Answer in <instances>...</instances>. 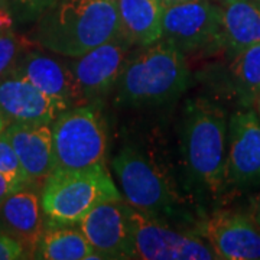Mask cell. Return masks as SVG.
Segmentation results:
<instances>
[{"instance_id": "cell-2", "label": "cell", "mask_w": 260, "mask_h": 260, "mask_svg": "<svg viewBox=\"0 0 260 260\" xmlns=\"http://www.w3.org/2000/svg\"><path fill=\"white\" fill-rule=\"evenodd\" d=\"M227 123L224 113L201 100L189 102L181 123L184 167L195 186L218 194L225 181Z\"/></svg>"}, {"instance_id": "cell-14", "label": "cell", "mask_w": 260, "mask_h": 260, "mask_svg": "<svg viewBox=\"0 0 260 260\" xmlns=\"http://www.w3.org/2000/svg\"><path fill=\"white\" fill-rule=\"evenodd\" d=\"M5 133L30 181L47 179L54 172L52 129L49 124L12 121Z\"/></svg>"}, {"instance_id": "cell-29", "label": "cell", "mask_w": 260, "mask_h": 260, "mask_svg": "<svg viewBox=\"0 0 260 260\" xmlns=\"http://www.w3.org/2000/svg\"><path fill=\"white\" fill-rule=\"evenodd\" d=\"M19 3H23V5H37L39 2H42V0H16Z\"/></svg>"}, {"instance_id": "cell-23", "label": "cell", "mask_w": 260, "mask_h": 260, "mask_svg": "<svg viewBox=\"0 0 260 260\" xmlns=\"http://www.w3.org/2000/svg\"><path fill=\"white\" fill-rule=\"evenodd\" d=\"M28 251L20 243L6 233L0 232V260L26 259Z\"/></svg>"}, {"instance_id": "cell-11", "label": "cell", "mask_w": 260, "mask_h": 260, "mask_svg": "<svg viewBox=\"0 0 260 260\" xmlns=\"http://www.w3.org/2000/svg\"><path fill=\"white\" fill-rule=\"evenodd\" d=\"M225 181L240 188L260 184V119L254 112H237L230 119Z\"/></svg>"}, {"instance_id": "cell-4", "label": "cell", "mask_w": 260, "mask_h": 260, "mask_svg": "<svg viewBox=\"0 0 260 260\" xmlns=\"http://www.w3.org/2000/svg\"><path fill=\"white\" fill-rule=\"evenodd\" d=\"M119 198L117 186L102 165L52 172L47 178L41 204L48 225H77L94 207Z\"/></svg>"}, {"instance_id": "cell-27", "label": "cell", "mask_w": 260, "mask_h": 260, "mask_svg": "<svg viewBox=\"0 0 260 260\" xmlns=\"http://www.w3.org/2000/svg\"><path fill=\"white\" fill-rule=\"evenodd\" d=\"M165 6L168 5H175V3H182V2H188V0H160Z\"/></svg>"}, {"instance_id": "cell-18", "label": "cell", "mask_w": 260, "mask_h": 260, "mask_svg": "<svg viewBox=\"0 0 260 260\" xmlns=\"http://www.w3.org/2000/svg\"><path fill=\"white\" fill-rule=\"evenodd\" d=\"M223 41L236 54L260 42V8L250 0L225 3Z\"/></svg>"}, {"instance_id": "cell-16", "label": "cell", "mask_w": 260, "mask_h": 260, "mask_svg": "<svg viewBox=\"0 0 260 260\" xmlns=\"http://www.w3.org/2000/svg\"><path fill=\"white\" fill-rule=\"evenodd\" d=\"M13 71L23 75L42 93L64 103L65 106H70L74 100H80L71 70L54 58L30 52L23 56Z\"/></svg>"}, {"instance_id": "cell-17", "label": "cell", "mask_w": 260, "mask_h": 260, "mask_svg": "<svg viewBox=\"0 0 260 260\" xmlns=\"http://www.w3.org/2000/svg\"><path fill=\"white\" fill-rule=\"evenodd\" d=\"M164 8L160 0H117L120 34L138 45L158 42L162 39Z\"/></svg>"}, {"instance_id": "cell-15", "label": "cell", "mask_w": 260, "mask_h": 260, "mask_svg": "<svg viewBox=\"0 0 260 260\" xmlns=\"http://www.w3.org/2000/svg\"><path fill=\"white\" fill-rule=\"evenodd\" d=\"M41 200L35 192L20 189L0 203V225L3 233L16 239L25 250L35 253L44 234Z\"/></svg>"}, {"instance_id": "cell-6", "label": "cell", "mask_w": 260, "mask_h": 260, "mask_svg": "<svg viewBox=\"0 0 260 260\" xmlns=\"http://www.w3.org/2000/svg\"><path fill=\"white\" fill-rule=\"evenodd\" d=\"M127 204L149 217L164 220L178 214L177 198L164 175L133 148H123L113 162Z\"/></svg>"}, {"instance_id": "cell-28", "label": "cell", "mask_w": 260, "mask_h": 260, "mask_svg": "<svg viewBox=\"0 0 260 260\" xmlns=\"http://www.w3.org/2000/svg\"><path fill=\"white\" fill-rule=\"evenodd\" d=\"M6 126H8V121H6V119L0 114V133L3 132V130L6 129Z\"/></svg>"}, {"instance_id": "cell-30", "label": "cell", "mask_w": 260, "mask_h": 260, "mask_svg": "<svg viewBox=\"0 0 260 260\" xmlns=\"http://www.w3.org/2000/svg\"><path fill=\"white\" fill-rule=\"evenodd\" d=\"M256 102H257V116H259L260 119V93L257 94V97H256Z\"/></svg>"}, {"instance_id": "cell-1", "label": "cell", "mask_w": 260, "mask_h": 260, "mask_svg": "<svg viewBox=\"0 0 260 260\" xmlns=\"http://www.w3.org/2000/svg\"><path fill=\"white\" fill-rule=\"evenodd\" d=\"M119 32L117 0H61L45 13L37 34L44 48L78 58Z\"/></svg>"}, {"instance_id": "cell-19", "label": "cell", "mask_w": 260, "mask_h": 260, "mask_svg": "<svg viewBox=\"0 0 260 260\" xmlns=\"http://www.w3.org/2000/svg\"><path fill=\"white\" fill-rule=\"evenodd\" d=\"M35 257L45 260L102 259L85 239L81 230L73 225H49L35 249Z\"/></svg>"}, {"instance_id": "cell-24", "label": "cell", "mask_w": 260, "mask_h": 260, "mask_svg": "<svg viewBox=\"0 0 260 260\" xmlns=\"http://www.w3.org/2000/svg\"><path fill=\"white\" fill-rule=\"evenodd\" d=\"M28 184H30V181L25 179V178L15 177V175L0 172V203L3 200H6L9 195L23 189Z\"/></svg>"}, {"instance_id": "cell-31", "label": "cell", "mask_w": 260, "mask_h": 260, "mask_svg": "<svg viewBox=\"0 0 260 260\" xmlns=\"http://www.w3.org/2000/svg\"><path fill=\"white\" fill-rule=\"evenodd\" d=\"M225 3H230V2H236V0H224Z\"/></svg>"}, {"instance_id": "cell-10", "label": "cell", "mask_w": 260, "mask_h": 260, "mask_svg": "<svg viewBox=\"0 0 260 260\" xmlns=\"http://www.w3.org/2000/svg\"><path fill=\"white\" fill-rule=\"evenodd\" d=\"M130 44L129 39L119 32L110 41L77 58L70 70L80 100L99 99L119 81Z\"/></svg>"}, {"instance_id": "cell-25", "label": "cell", "mask_w": 260, "mask_h": 260, "mask_svg": "<svg viewBox=\"0 0 260 260\" xmlns=\"http://www.w3.org/2000/svg\"><path fill=\"white\" fill-rule=\"evenodd\" d=\"M10 25H12V19H10L9 13L0 8V30H8Z\"/></svg>"}, {"instance_id": "cell-26", "label": "cell", "mask_w": 260, "mask_h": 260, "mask_svg": "<svg viewBox=\"0 0 260 260\" xmlns=\"http://www.w3.org/2000/svg\"><path fill=\"white\" fill-rule=\"evenodd\" d=\"M253 220L256 221V224L259 225L260 229V197L256 201V205H254V214H253Z\"/></svg>"}, {"instance_id": "cell-9", "label": "cell", "mask_w": 260, "mask_h": 260, "mask_svg": "<svg viewBox=\"0 0 260 260\" xmlns=\"http://www.w3.org/2000/svg\"><path fill=\"white\" fill-rule=\"evenodd\" d=\"M132 211L121 198L104 201L77 225L102 259H135Z\"/></svg>"}, {"instance_id": "cell-8", "label": "cell", "mask_w": 260, "mask_h": 260, "mask_svg": "<svg viewBox=\"0 0 260 260\" xmlns=\"http://www.w3.org/2000/svg\"><path fill=\"white\" fill-rule=\"evenodd\" d=\"M135 259L145 260H211L217 259L210 244L200 237L169 227L162 220L133 208Z\"/></svg>"}, {"instance_id": "cell-7", "label": "cell", "mask_w": 260, "mask_h": 260, "mask_svg": "<svg viewBox=\"0 0 260 260\" xmlns=\"http://www.w3.org/2000/svg\"><path fill=\"white\" fill-rule=\"evenodd\" d=\"M223 9L208 0L168 5L162 16V41L182 52H195L223 41Z\"/></svg>"}, {"instance_id": "cell-21", "label": "cell", "mask_w": 260, "mask_h": 260, "mask_svg": "<svg viewBox=\"0 0 260 260\" xmlns=\"http://www.w3.org/2000/svg\"><path fill=\"white\" fill-rule=\"evenodd\" d=\"M0 172L9 174V175H15V177L25 178V179L30 181L25 175L23 169L20 167L18 155H16V152H15L13 146H12V143L8 139L5 130L0 133Z\"/></svg>"}, {"instance_id": "cell-20", "label": "cell", "mask_w": 260, "mask_h": 260, "mask_svg": "<svg viewBox=\"0 0 260 260\" xmlns=\"http://www.w3.org/2000/svg\"><path fill=\"white\" fill-rule=\"evenodd\" d=\"M230 70L237 91L256 100L260 93V42L237 52Z\"/></svg>"}, {"instance_id": "cell-22", "label": "cell", "mask_w": 260, "mask_h": 260, "mask_svg": "<svg viewBox=\"0 0 260 260\" xmlns=\"http://www.w3.org/2000/svg\"><path fill=\"white\" fill-rule=\"evenodd\" d=\"M18 54V41L13 34L8 30H0V77L13 64Z\"/></svg>"}, {"instance_id": "cell-3", "label": "cell", "mask_w": 260, "mask_h": 260, "mask_svg": "<svg viewBox=\"0 0 260 260\" xmlns=\"http://www.w3.org/2000/svg\"><path fill=\"white\" fill-rule=\"evenodd\" d=\"M119 97L135 107H153L177 99L189 84L184 52L160 39L126 61L119 77Z\"/></svg>"}, {"instance_id": "cell-5", "label": "cell", "mask_w": 260, "mask_h": 260, "mask_svg": "<svg viewBox=\"0 0 260 260\" xmlns=\"http://www.w3.org/2000/svg\"><path fill=\"white\" fill-rule=\"evenodd\" d=\"M55 171H80L104 165L107 135L100 114L91 107L65 110L52 126Z\"/></svg>"}, {"instance_id": "cell-13", "label": "cell", "mask_w": 260, "mask_h": 260, "mask_svg": "<svg viewBox=\"0 0 260 260\" xmlns=\"http://www.w3.org/2000/svg\"><path fill=\"white\" fill-rule=\"evenodd\" d=\"M68 109L64 103L42 93L23 75L16 71L0 78V114L6 121L54 123Z\"/></svg>"}, {"instance_id": "cell-12", "label": "cell", "mask_w": 260, "mask_h": 260, "mask_svg": "<svg viewBox=\"0 0 260 260\" xmlns=\"http://www.w3.org/2000/svg\"><path fill=\"white\" fill-rule=\"evenodd\" d=\"M201 234L217 259L260 260V229L243 214H213L201 225Z\"/></svg>"}]
</instances>
